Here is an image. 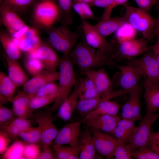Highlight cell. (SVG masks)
Segmentation results:
<instances>
[{"instance_id": "cell-33", "label": "cell", "mask_w": 159, "mask_h": 159, "mask_svg": "<svg viewBox=\"0 0 159 159\" xmlns=\"http://www.w3.org/2000/svg\"><path fill=\"white\" fill-rule=\"evenodd\" d=\"M55 159H78L80 158V150L71 146L62 145L53 147Z\"/></svg>"}, {"instance_id": "cell-41", "label": "cell", "mask_w": 159, "mask_h": 159, "mask_svg": "<svg viewBox=\"0 0 159 159\" xmlns=\"http://www.w3.org/2000/svg\"><path fill=\"white\" fill-rule=\"evenodd\" d=\"M30 100L29 96L24 90H19L11 102L12 103V108L18 109H31L29 106Z\"/></svg>"}, {"instance_id": "cell-53", "label": "cell", "mask_w": 159, "mask_h": 159, "mask_svg": "<svg viewBox=\"0 0 159 159\" xmlns=\"http://www.w3.org/2000/svg\"><path fill=\"white\" fill-rule=\"evenodd\" d=\"M157 39L155 44L150 47L154 53L155 58L159 65V33L156 36Z\"/></svg>"}, {"instance_id": "cell-21", "label": "cell", "mask_w": 159, "mask_h": 159, "mask_svg": "<svg viewBox=\"0 0 159 159\" xmlns=\"http://www.w3.org/2000/svg\"><path fill=\"white\" fill-rule=\"evenodd\" d=\"M80 158L92 159L96 157V150L92 133L87 126L79 138Z\"/></svg>"}, {"instance_id": "cell-47", "label": "cell", "mask_w": 159, "mask_h": 159, "mask_svg": "<svg viewBox=\"0 0 159 159\" xmlns=\"http://www.w3.org/2000/svg\"><path fill=\"white\" fill-rule=\"evenodd\" d=\"M9 134L5 131L2 130L0 131V154H3L7 150L9 145L12 141Z\"/></svg>"}, {"instance_id": "cell-5", "label": "cell", "mask_w": 159, "mask_h": 159, "mask_svg": "<svg viewBox=\"0 0 159 159\" xmlns=\"http://www.w3.org/2000/svg\"><path fill=\"white\" fill-rule=\"evenodd\" d=\"M130 61L129 63L140 71L145 80L159 87V65L150 47L141 57Z\"/></svg>"}, {"instance_id": "cell-8", "label": "cell", "mask_w": 159, "mask_h": 159, "mask_svg": "<svg viewBox=\"0 0 159 159\" xmlns=\"http://www.w3.org/2000/svg\"><path fill=\"white\" fill-rule=\"evenodd\" d=\"M148 41L144 38H135L117 43L112 57L118 61L125 59L131 60L147 51L149 47Z\"/></svg>"}, {"instance_id": "cell-9", "label": "cell", "mask_w": 159, "mask_h": 159, "mask_svg": "<svg viewBox=\"0 0 159 159\" xmlns=\"http://www.w3.org/2000/svg\"><path fill=\"white\" fill-rule=\"evenodd\" d=\"M81 29L84 36V40L90 47L101 50L108 55L112 57L116 50L113 42H110L100 34L88 21L82 22Z\"/></svg>"}, {"instance_id": "cell-54", "label": "cell", "mask_w": 159, "mask_h": 159, "mask_svg": "<svg viewBox=\"0 0 159 159\" xmlns=\"http://www.w3.org/2000/svg\"><path fill=\"white\" fill-rule=\"evenodd\" d=\"M29 28L30 27L27 25L26 26L21 30L11 35L12 37V38L19 39L24 36Z\"/></svg>"}, {"instance_id": "cell-1", "label": "cell", "mask_w": 159, "mask_h": 159, "mask_svg": "<svg viewBox=\"0 0 159 159\" xmlns=\"http://www.w3.org/2000/svg\"><path fill=\"white\" fill-rule=\"evenodd\" d=\"M69 55L81 72L104 66H117L111 57L90 47L84 40L77 44Z\"/></svg>"}, {"instance_id": "cell-30", "label": "cell", "mask_w": 159, "mask_h": 159, "mask_svg": "<svg viewBox=\"0 0 159 159\" xmlns=\"http://www.w3.org/2000/svg\"><path fill=\"white\" fill-rule=\"evenodd\" d=\"M79 92L80 100L90 99L99 95L93 82L87 77L80 80Z\"/></svg>"}, {"instance_id": "cell-38", "label": "cell", "mask_w": 159, "mask_h": 159, "mask_svg": "<svg viewBox=\"0 0 159 159\" xmlns=\"http://www.w3.org/2000/svg\"><path fill=\"white\" fill-rule=\"evenodd\" d=\"M136 32L128 23H126L115 32V38L117 43L135 38Z\"/></svg>"}, {"instance_id": "cell-36", "label": "cell", "mask_w": 159, "mask_h": 159, "mask_svg": "<svg viewBox=\"0 0 159 159\" xmlns=\"http://www.w3.org/2000/svg\"><path fill=\"white\" fill-rule=\"evenodd\" d=\"M39 0H3L0 3L10 8L16 12L24 11Z\"/></svg>"}, {"instance_id": "cell-35", "label": "cell", "mask_w": 159, "mask_h": 159, "mask_svg": "<svg viewBox=\"0 0 159 159\" xmlns=\"http://www.w3.org/2000/svg\"><path fill=\"white\" fill-rule=\"evenodd\" d=\"M60 11L59 20L63 24L68 25L72 22L71 10L72 0H58Z\"/></svg>"}, {"instance_id": "cell-17", "label": "cell", "mask_w": 159, "mask_h": 159, "mask_svg": "<svg viewBox=\"0 0 159 159\" xmlns=\"http://www.w3.org/2000/svg\"><path fill=\"white\" fill-rule=\"evenodd\" d=\"M132 90H120L114 91L110 94L105 97H101L98 95L90 99L79 100L75 110L78 112L81 117H84L102 102L105 100H110L122 95L127 93Z\"/></svg>"}, {"instance_id": "cell-24", "label": "cell", "mask_w": 159, "mask_h": 159, "mask_svg": "<svg viewBox=\"0 0 159 159\" xmlns=\"http://www.w3.org/2000/svg\"><path fill=\"white\" fill-rule=\"evenodd\" d=\"M127 23L124 16L111 18L99 21L93 25L95 29L103 36L106 37L115 32L120 27Z\"/></svg>"}, {"instance_id": "cell-26", "label": "cell", "mask_w": 159, "mask_h": 159, "mask_svg": "<svg viewBox=\"0 0 159 159\" xmlns=\"http://www.w3.org/2000/svg\"><path fill=\"white\" fill-rule=\"evenodd\" d=\"M16 86L5 73L0 72V104L11 102Z\"/></svg>"}, {"instance_id": "cell-31", "label": "cell", "mask_w": 159, "mask_h": 159, "mask_svg": "<svg viewBox=\"0 0 159 159\" xmlns=\"http://www.w3.org/2000/svg\"><path fill=\"white\" fill-rule=\"evenodd\" d=\"M27 144L18 138L14 140L13 143L3 154L2 159H22L24 150Z\"/></svg>"}, {"instance_id": "cell-2", "label": "cell", "mask_w": 159, "mask_h": 159, "mask_svg": "<svg viewBox=\"0 0 159 159\" xmlns=\"http://www.w3.org/2000/svg\"><path fill=\"white\" fill-rule=\"evenodd\" d=\"M59 84L56 98L47 111L52 112L58 110L68 97L69 92L76 82L73 63L69 54H63L59 59Z\"/></svg>"}, {"instance_id": "cell-7", "label": "cell", "mask_w": 159, "mask_h": 159, "mask_svg": "<svg viewBox=\"0 0 159 159\" xmlns=\"http://www.w3.org/2000/svg\"><path fill=\"white\" fill-rule=\"evenodd\" d=\"M116 66L120 71L113 77L112 82L113 86L125 90H133L141 87L137 84L143 76L136 67L130 63L126 65H117Z\"/></svg>"}, {"instance_id": "cell-12", "label": "cell", "mask_w": 159, "mask_h": 159, "mask_svg": "<svg viewBox=\"0 0 159 159\" xmlns=\"http://www.w3.org/2000/svg\"><path fill=\"white\" fill-rule=\"evenodd\" d=\"M81 122L68 124L59 131L52 146L67 145L79 149V138Z\"/></svg>"}, {"instance_id": "cell-45", "label": "cell", "mask_w": 159, "mask_h": 159, "mask_svg": "<svg viewBox=\"0 0 159 159\" xmlns=\"http://www.w3.org/2000/svg\"><path fill=\"white\" fill-rule=\"evenodd\" d=\"M17 45L21 51L27 53L36 50L38 48L31 39L23 36L19 39Z\"/></svg>"}, {"instance_id": "cell-42", "label": "cell", "mask_w": 159, "mask_h": 159, "mask_svg": "<svg viewBox=\"0 0 159 159\" xmlns=\"http://www.w3.org/2000/svg\"><path fill=\"white\" fill-rule=\"evenodd\" d=\"M131 153L132 150L128 144L118 141L114 151V156L116 159H130L132 158Z\"/></svg>"}, {"instance_id": "cell-23", "label": "cell", "mask_w": 159, "mask_h": 159, "mask_svg": "<svg viewBox=\"0 0 159 159\" xmlns=\"http://www.w3.org/2000/svg\"><path fill=\"white\" fill-rule=\"evenodd\" d=\"M143 86L146 110L155 112L159 109V87L146 80Z\"/></svg>"}, {"instance_id": "cell-29", "label": "cell", "mask_w": 159, "mask_h": 159, "mask_svg": "<svg viewBox=\"0 0 159 159\" xmlns=\"http://www.w3.org/2000/svg\"><path fill=\"white\" fill-rule=\"evenodd\" d=\"M0 42L8 58L12 60H18L21 57V51L18 45L5 32H0Z\"/></svg>"}, {"instance_id": "cell-60", "label": "cell", "mask_w": 159, "mask_h": 159, "mask_svg": "<svg viewBox=\"0 0 159 159\" xmlns=\"http://www.w3.org/2000/svg\"><path fill=\"white\" fill-rule=\"evenodd\" d=\"M158 116H159V115H158Z\"/></svg>"}, {"instance_id": "cell-40", "label": "cell", "mask_w": 159, "mask_h": 159, "mask_svg": "<svg viewBox=\"0 0 159 159\" xmlns=\"http://www.w3.org/2000/svg\"><path fill=\"white\" fill-rule=\"evenodd\" d=\"M24 64L27 70L33 76L40 73L44 68L41 62L37 58L27 57L24 61Z\"/></svg>"}, {"instance_id": "cell-16", "label": "cell", "mask_w": 159, "mask_h": 159, "mask_svg": "<svg viewBox=\"0 0 159 159\" xmlns=\"http://www.w3.org/2000/svg\"><path fill=\"white\" fill-rule=\"evenodd\" d=\"M121 119L120 117L117 115H105L82 120L80 122L88 127L95 128L106 133L112 134Z\"/></svg>"}, {"instance_id": "cell-13", "label": "cell", "mask_w": 159, "mask_h": 159, "mask_svg": "<svg viewBox=\"0 0 159 159\" xmlns=\"http://www.w3.org/2000/svg\"><path fill=\"white\" fill-rule=\"evenodd\" d=\"M88 127L92 133L96 151L107 159H113L114 151L118 140L107 133Z\"/></svg>"}, {"instance_id": "cell-46", "label": "cell", "mask_w": 159, "mask_h": 159, "mask_svg": "<svg viewBox=\"0 0 159 159\" xmlns=\"http://www.w3.org/2000/svg\"><path fill=\"white\" fill-rule=\"evenodd\" d=\"M58 85L54 82L47 84L39 89L35 96L42 97L57 92Z\"/></svg>"}, {"instance_id": "cell-43", "label": "cell", "mask_w": 159, "mask_h": 159, "mask_svg": "<svg viewBox=\"0 0 159 159\" xmlns=\"http://www.w3.org/2000/svg\"><path fill=\"white\" fill-rule=\"evenodd\" d=\"M17 117L12 109H9L0 104V125L1 128L7 125Z\"/></svg>"}, {"instance_id": "cell-28", "label": "cell", "mask_w": 159, "mask_h": 159, "mask_svg": "<svg viewBox=\"0 0 159 159\" xmlns=\"http://www.w3.org/2000/svg\"><path fill=\"white\" fill-rule=\"evenodd\" d=\"M31 122L26 119L16 117L7 125L1 128L6 131L12 140L19 138L20 134L30 127Z\"/></svg>"}, {"instance_id": "cell-37", "label": "cell", "mask_w": 159, "mask_h": 159, "mask_svg": "<svg viewBox=\"0 0 159 159\" xmlns=\"http://www.w3.org/2000/svg\"><path fill=\"white\" fill-rule=\"evenodd\" d=\"M57 93V92L42 97H34L30 100V108L33 111L54 102L56 98Z\"/></svg>"}, {"instance_id": "cell-27", "label": "cell", "mask_w": 159, "mask_h": 159, "mask_svg": "<svg viewBox=\"0 0 159 159\" xmlns=\"http://www.w3.org/2000/svg\"><path fill=\"white\" fill-rule=\"evenodd\" d=\"M120 108V106L117 103L110 100H105L100 103L86 115L82 120L102 115H116Z\"/></svg>"}, {"instance_id": "cell-55", "label": "cell", "mask_w": 159, "mask_h": 159, "mask_svg": "<svg viewBox=\"0 0 159 159\" xmlns=\"http://www.w3.org/2000/svg\"><path fill=\"white\" fill-rule=\"evenodd\" d=\"M38 35L37 29L33 28H30L23 36L29 39H31Z\"/></svg>"}, {"instance_id": "cell-49", "label": "cell", "mask_w": 159, "mask_h": 159, "mask_svg": "<svg viewBox=\"0 0 159 159\" xmlns=\"http://www.w3.org/2000/svg\"><path fill=\"white\" fill-rule=\"evenodd\" d=\"M149 146L154 152L159 155V131L151 132Z\"/></svg>"}, {"instance_id": "cell-18", "label": "cell", "mask_w": 159, "mask_h": 159, "mask_svg": "<svg viewBox=\"0 0 159 159\" xmlns=\"http://www.w3.org/2000/svg\"><path fill=\"white\" fill-rule=\"evenodd\" d=\"M0 12L3 23L11 35L27 26L16 12L2 3Z\"/></svg>"}, {"instance_id": "cell-11", "label": "cell", "mask_w": 159, "mask_h": 159, "mask_svg": "<svg viewBox=\"0 0 159 159\" xmlns=\"http://www.w3.org/2000/svg\"><path fill=\"white\" fill-rule=\"evenodd\" d=\"M52 114L47 110L37 112L33 116L41 129L43 149L52 145L59 131L53 122Z\"/></svg>"}, {"instance_id": "cell-4", "label": "cell", "mask_w": 159, "mask_h": 159, "mask_svg": "<svg viewBox=\"0 0 159 159\" xmlns=\"http://www.w3.org/2000/svg\"><path fill=\"white\" fill-rule=\"evenodd\" d=\"M49 45L63 54H69L75 45L79 34L72 31L67 25L50 28L48 31Z\"/></svg>"}, {"instance_id": "cell-51", "label": "cell", "mask_w": 159, "mask_h": 159, "mask_svg": "<svg viewBox=\"0 0 159 159\" xmlns=\"http://www.w3.org/2000/svg\"><path fill=\"white\" fill-rule=\"evenodd\" d=\"M55 159V153H54L50 146L43 149L40 152L37 159Z\"/></svg>"}, {"instance_id": "cell-6", "label": "cell", "mask_w": 159, "mask_h": 159, "mask_svg": "<svg viewBox=\"0 0 159 159\" xmlns=\"http://www.w3.org/2000/svg\"><path fill=\"white\" fill-rule=\"evenodd\" d=\"M158 117L155 112L146 110V114L140 120L132 139L128 144L132 151L149 146L151 127Z\"/></svg>"}, {"instance_id": "cell-14", "label": "cell", "mask_w": 159, "mask_h": 159, "mask_svg": "<svg viewBox=\"0 0 159 159\" xmlns=\"http://www.w3.org/2000/svg\"><path fill=\"white\" fill-rule=\"evenodd\" d=\"M59 77V72L47 69L42 71L28 80L23 85V90L30 99L35 96L37 91L41 87L58 80Z\"/></svg>"}, {"instance_id": "cell-39", "label": "cell", "mask_w": 159, "mask_h": 159, "mask_svg": "<svg viewBox=\"0 0 159 159\" xmlns=\"http://www.w3.org/2000/svg\"><path fill=\"white\" fill-rule=\"evenodd\" d=\"M131 156L138 159H159V155L153 151L149 146L132 150Z\"/></svg>"}, {"instance_id": "cell-56", "label": "cell", "mask_w": 159, "mask_h": 159, "mask_svg": "<svg viewBox=\"0 0 159 159\" xmlns=\"http://www.w3.org/2000/svg\"><path fill=\"white\" fill-rule=\"evenodd\" d=\"M159 33V12L158 17L155 19L154 35L156 36Z\"/></svg>"}, {"instance_id": "cell-3", "label": "cell", "mask_w": 159, "mask_h": 159, "mask_svg": "<svg viewBox=\"0 0 159 159\" xmlns=\"http://www.w3.org/2000/svg\"><path fill=\"white\" fill-rule=\"evenodd\" d=\"M123 16L127 22L136 31L141 33L143 38L151 39L154 36L155 19L149 13L138 8L130 6L126 3Z\"/></svg>"}, {"instance_id": "cell-15", "label": "cell", "mask_w": 159, "mask_h": 159, "mask_svg": "<svg viewBox=\"0 0 159 159\" xmlns=\"http://www.w3.org/2000/svg\"><path fill=\"white\" fill-rule=\"evenodd\" d=\"M93 82L98 95L105 97L113 91V85L106 71L104 68L91 69L81 72Z\"/></svg>"}, {"instance_id": "cell-20", "label": "cell", "mask_w": 159, "mask_h": 159, "mask_svg": "<svg viewBox=\"0 0 159 159\" xmlns=\"http://www.w3.org/2000/svg\"><path fill=\"white\" fill-rule=\"evenodd\" d=\"M80 80L77 81L72 94L64 101L59 107L57 117L64 121L71 117L79 100V87Z\"/></svg>"}, {"instance_id": "cell-52", "label": "cell", "mask_w": 159, "mask_h": 159, "mask_svg": "<svg viewBox=\"0 0 159 159\" xmlns=\"http://www.w3.org/2000/svg\"><path fill=\"white\" fill-rule=\"evenodd\" d=\"M113 0H92L89 4L90 6H95L106 8L112 4Z\"/></svg>"}, {"instance_id": "cell-19", "label": "cell", "mask_w": 159, "mask_h": 159, "mask_svg": "<svg viewBox=\"0 0 159 159\" xmlns=\"http://www.w3.org/2000/svg\"><path fill=\"white\" fill-rule=\"evenodd\" d=\"M36 55L47 70L56 71L59 59L57 54L50 45L42 43L37 49Z\"/></svg>"}, {"instance_id": "cell-22", "label": "cell", "mask_w": 159, "mask_h": 159, "mask_svg": "<svg viewBox=\"0 0 159 159\" xmlns=\"http://www.w3.org/2000/svg\"><path fill=\"white\" fill-rule=\"evenodd\" d=\"M135 122L123 118L119 121L112 133L118 141L126 144L130 142L137 128Z\"/></svg>"}, {"instance_id": "cell-59", "label": "cell", "mask_w": 159, "mask_h": 159, "mask_svg": "<svg viewBox=\"0 0 159 159\" xmlns=\"http://www.w3.org/2000/svg\"><path fill=\"white\" fill-rule=\"evenodd\" d=\"M158 3H159V0H158Z\"/></svg>"}, {"instance_id": "cell-34", "label": "cell", "mask_w": 159, "mask_h": 159, "mask_svg": "<svg viewBox=\"0 0 159 159\" xmlns=\"http://www.w3.org/2000/svg\"><path fill=\"white\" fill-rule=\"evenodd\" d=\"M19 138L28 143L38 144L42 146L41 132L39 126L29 127L20 134Z\"/></svg>"}, {"instance_id": "cell-25", "label": "cell", "mask_w": 159, "mask_h": 159, "mask_svg": "<svg viewBox=\"0 0 159 159\" xmlns=\"http://www.w3.org/2000/svg\"><path fill=\"white\" fill-rule=\"evenodd\" d=\"M8 70V76L16 87L23 86L28 81L27 76L17 60H12L5 55Z\"/></svg>"}, {"instance_id": "cell-48", "label": "cell", "mask_w": 159, "mask_h": 159, "mask_svg": "<svg viewBox=\"0 0 159 159\" xmlns=\"http://www.w3.org/2000/svg\"><path fill=\"white\" fill-rule=\"evenodd\" d=\"M128 0H113L112 4L105 8L101 18L99 21L108 19L111 17L112 9L115 7L126 3Z\"/></svg>"}, {"instance_id": "cell-50", "label": "cell", "mask_w": 159, "mask_h": 159, "mask_svg": "<svg viewBox=\"0 0 159 159\" xmlns=\"http://www.w3.org/2000/svg\"><path fill=\"white\" fill-rule=\"evenodd\" d=\"M139 8L148 13L154 6L158 3V0H134Z\"/></svg>"}, {"instance_id": "cell-57", "label": "cell", "mask_w": 159, "mask_h": 159, "mask_svg": "<svg viewBox=\"0 0 159 159\" xmlns=\"http://www.w3.org/2000/svg\"><path fill=\"white\" fill-rule=\"evenodd\" d=\"M92 0H73V1L77 2H83L89 4Z\"/></svg>"}, {"instance_id": "cell-32", "label": "cell", "mask_w": 159, "mask_h": 159, "mask_svg": "<svg viewBox=\"0 0 159 159\" xmlns=\"http://www.w3.org/2000/svg\"><path fill=\"white\" fill-rule=\"evenodd\" d=\"M142 87L133 90L127 93L132 112V120L134 121L142 118L140 112V91Z\"/></svg>"}, {"instance_id": "cell-44", "label": "cell", "mask_w": 159, "mask_h": 159, "mask_svg": "<svg viewBox=\"0 0 159 159\" xmlns=\"http://www.w3.org/2000/svg\"><path fill=\"white\" fill-rule=\"evenodd\" d=\"M41 146L38 144L28 143L24 150L22 159H37L40 153Z\"/></svg>"}, {"instance_id": "cell-58", "label": "cell", "mask_w": 159, "mask_h": 159, "mask_svg": "<svg viewBox=\"0 0 159 159\" xmlns=\"http://www.w3.org/2000/svg\"><path fill=\"white\" fill-rule=\"evenodd\" d=\"M3 0H0V3L2 2Z\"/></svg>"}, {"instance_id": "cell-10", "label": "cell", "mask_w": 159, "mask_h": 159, "mask_svg": "<svg viewBox=\"0 0 159 159\" xmlns=\"http://www.w3.org/2000/svg\"><path fill=\"white\" fill-rule=\"evenodd\" d=\"M34 16L39 24L50 27L57 20L59 19V6L54 0H39L35 5Z\"/></svg>"}]
</instances>
